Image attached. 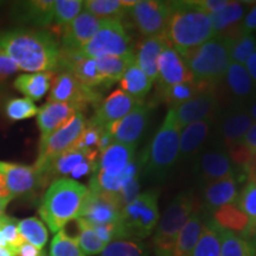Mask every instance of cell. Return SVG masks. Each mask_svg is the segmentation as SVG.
Returning <instances> with one entry per match:
<instances>
[{"mask_svg": "<svg viewBox=\"0 0 256 256\" xmlns=\"http://www.w3.org/2000/svg\"><path fill=\"white\" fill-rule=\"evenodd\" d=\"M43 250L30 244V243L24 242L16 252V256H42Z\"/></svg>", "mask_w": 256, "mask_h": 256, "instance_id": "54", "label": "cell"}, {"mask_svg": "<svg viewBox=\"0 0 256 256\" xmlns=\"http://www.w3.org/2000/svg\"><path fill=\"white\" fill-rule=\"evenodd\" d=\"M78 52L94 60L102 56H124L133 52V44L122 22L104 19L95 36Z\"/></svg>", "mask_w": 256, "mask_h": 256, "instance_id": "8", "label": "cell"}, {"mask_svg": "<svg viewBox=\"0 0 256 256\" xmlns=\"http://www.w3.org/2000/svg\"><path fill=\"white\" fill-rule=\"evenodd\" d=\"M216 128V145L226 151L229 147L241 142L246 133L254 124L244 104H232L218 114Z\"/></svg>", "mask_w": 256, "mask_h": 256, "instance_id": "13", "label": "cell"}, {"mask_svg": "<svg viewBox=\"0 0 256 256\" xmlns=\"http://www.w3.org/2000/svg\"><path fill=\"white\" fill-rule=\"evenodd\" d=\"M203 226V216L200 215V211H194L190 218L188 220V222L184 226V228L182 229V232H179L172 256L194 255V248H196V244L198 242V238H200V236Z\"/></svg>", "mask_w": 256, "mask_h": 256, "instance_id": "32", "label": "cell"}, {"mask_svg": "<svg viewBox=\"0 0 256 256\" xmlns=\"http://www.w3.org/2000/svg\"><path fill=\"white\" fill-rule=\"evenodd\" d=\"M192 256H220V228L212 218L204 220Z\"/></svg>", "mask_w": 256, "mask_h": 256, "instance_id": "37", "label": "cell"}, {"mask_svg": "<svg viewBox=\"0 0 256 256\" xmlns=\"http://www.w3.org/2000/svg\"><path fill=\"white\" fill-rule=\"evenodd\" d=\"M229 46L230 62L244 66L247 60L256 51V37L252 34L242 32L234 40H226Z\"/></svg>", "mask_w": 256, "mask_h": 256, "instance_id": "41", "label": "cell"}, {"mask_svg": "<svg viewBox=\"0 0 256 256\" xmlns=\"http://www.w3.org/2000/svg\"><path fill=\"white\" fill-rule=\"evenodd\" d=\"M152 83L153 82L147 78L146 74L138 66L136 62L126 70L122 78L120 80L122 92L139 102H142L145 96L151 90Z\"/></svg>", "mask_w": 256, "mask_h": 256, "instance_id": "35", "label": "cell"}, {"mask_svg": "<svg viewBox=\"0 0 256 256\" xmlns=\"http://www.w3.org/2000/svg\"><path fill=\"white\" fill-rule=\"evenodd\" d=\"M218 107V98L216 92L214 89H208L191 100L171 108V110H174L179 126L184 128L197 121H214L217 119L220 114Z\"/></svg>", "mask_w": 256, "mask_h": 256, "instance_id": "15", "label": "cell"}, {"mask_svg": "<svg viewBox=\"0 0 256 256\" xmlns=\"http://www.w3.org/2000/svg\"><path fill=\"white\" fill-rule=\"evenodd\" d=\"M244 68L247 69L249 76H250L252 82L256 86V51L247 60V62L244 64Z\"/></svg>", "mask_w": 256, "mask_h": 256, "instance_id": "56", "label": "cell"}, {"mask_svg": "<svg viewBox=\"0 0 256 256\" xmlns=\"http://www.w3.org/2000/svg\"><path fill=\"white\" fill-rule=\"evenodd\" d=\"M150 110L144 104H138L124 119L108 126L114 142L136 147L150 122Z\"/></svg>", "mask_w": 256, "mask_h": 256, "instance_id": "17", "label": "cell"}, {"mask_svg": "<svg viewBox=\"0 0 256 256\" xmlns=\"http://www.w3.org/2000/svg\"><path fill=\"white\" fill-rule=\"evenodd\" d=\"M76 223H78V236H75V238L78 240L82 252L89 256L101 254L107 244L98 238L90 224L81 217L76 220Z\"/></svg>", "mask_w": 256, "mask_h": 256, "instance_id": "42", "label": "cell"}, {"mask_svg": "<svg viewBox=\"0 0 256 256\" xmlns=\"http://www.w3.org/2000/svg\"><path fill=\"white\" fill-rule=\"evenodd\" d=\"M194 171L202 186L226 178L238 180L240 172L232 164L228 152L220 146H212L198 153L194 160Z\"/></svg>", "mask_w": 256, "mask_h": 256, "instance_id": "11", "label": "cell"}, {"mask_svg": "<svg viewBox=\"0 0 256 256\" xmlns=\"http://www.w3.org/2000/svg\"><path fill=\"white\" fill-rule=\"evenodd\" d=\"M104 130L106 128L98 127L90 121H87L81 136L78 138L74 147L78 150H84V151H98V140H100L101 134Z\"/></svg>", "mask_w": 256, "mask_h": 256, "instance_id": "49", "label": "cell"}, {"mask_svg": "<svg viewBox=\"0 0 256 256\" xmlns=\"http://www.w3.org/2000/svg\"><path fill=\"white\" fill-rule=\"evenodd\" d=\"M238 184L235 178H226L203 186V203L208 212L212 214L224 206L236 204L240 194Z\"/></svg>", "mask_w": 256, "mask_h": 256, "instance_id": "28", "label": "cell"}, {"mask_svg": "<svg viewBox=\"0 0 256 256\" xmlns=\"http://www.w3.org/2000/svg\"><path fill=\"white\" fill-rule=\"evenodd\" d=\"M87 194L88 188L72 178L56 179L44 194L38 212L51 232L56 234L78 218Z\"/></svg>", "mask_w": 256, "mask_h": 256, "instance_id": "3", "label": "cell"}, {"mask_svg": "<svg viewBox=\"0 0 256 256\" xmlns=\"http://www.w3.org/2000/svg\"><path fill=\"white\" fill-rule=\"evenodd\" d=\"M252 153H256V122L252 124L241 142Z\"/></svg>", "mask_w": 256, "mask_h": 256, "instance_id": "53", "label": "cell"}, {"mask_svg": "<svg viewBox=\"0 0 256 256\" xmlns=\"http://www.w3.org/2000/svg\"><path fill=\"white\" fill-rule=\"evenodd\" d=\"M0 48L18 69L32 72H55L60 57V43L46 30L14 28L0 32Z\"/></svg>", "mask_w": 256, "mask_h": 256, "instance_id": "1", "label": "cell"}, {"mask_svg": "<svg viewBox=\"0 0 256 256\" xmlns=\"http://www.w3.org/2000/svg\"><path fill=\"white\" fill-rule=\"evenodd\" d=\"M220 256H256V249L242 236L220 229Z\"/></svg>", "mask_w": 256, "mask_h": 256, "instance_id": "39", "label": "cell"}, {"mask_svg": "<svg viewBox=\"0 0 256 256\" xmlns=\"http://www.w3.org/2000/svg\"><path fill=\"white\" fill-rule=\"evenodd\" d=\"M211 128V120L197 121L184 127L183 130H180L179 139V159L188 162L194 158L209 138Z\"/></svg>", "mask_w": 256, "mask_h": 256, "instance_id": "27", "label": "cell"}, {"mask_svg": "<svg viewBox=\"0 0 256 256\" xmlns=\"http://www.w3.org/2000/svg\"><path fill=\"white\" fill-rule=\"evenodd\" d=\"M192 2L208 16L217 14L229 4L226 0H196Z\"/></svg>", "mask_w": 256, "mask_h": 256, "instance_id": "51", "label": "cell"}, {"mask_svg": "<svg viewBox=\"0 0 256 256\" xmlns=\"http://www.w3.org/2000/svg\"><path fill=\"white\" fill-rule=\"evenodd\" d=\"M168 46L170 44L165 36L146 37L138 44L136 63L152 82L158 80V58Z\"/></svg>", "mask_w": 256, "mask_h": 256, "instance_id": "26", "label": "cell"}, {"mask_svg": "<svg viewBox=\"0 0 256 256\" xmlns=\"http://www.w3.org/2000/svg\"><path fill=\"white\" fill-rule=\"evenodd\" d=\"M78 110L69 104L46 102L38 108L37 124L40 130V139L49 136L63 127Z\"/></svg>", "mask_w": 256, "mask_h": 256, "instance_id": "24", "label": "cell"}, {"mask_svg": "<svg viewBox=\"0 0 256 256\" xmlns=\"http://www.w3.org/2000/svg\"><path fill=\"white\" fill-rule=\"evenodd\" d=\"M12 16L22 23L36 28H48L54 23V2L51 0H31L16 2Z\"/></svg>", "mask_w": 256, "mask_h": 256, "instance_id": "25", "label": "cell"}, {"mask_svg": "<svg viewBox=\"0 0 256 256\" xmlns=\"http://www.w3.org/2000/svg\"><path fill=\"white\" fill-rule=\"evenodd\" d=\"M100 256H147V252L140 242L132 240H116L108 243Z\"/></svg>", "mask_w": 256, "mask_h": 256, "instance_id": "45", "label": "cell"}, {"mask_svg": "<svg viewBox=\"0 0 256 256\" xmlns=\"http://www.w3.org/2000/svg\"><path fill=\"white\" fill-rule=\"evenodd\" d=\"M18 230L22 238L25 242L30 243L38 249H43L49 238L46 224L38 217H28L22 220H18Z\"/></svg>", "mask_w": 256, "mask_h": 256, "instance_id": "38", "label": "cell"}, {"mask_svg": "<svg viewBox=\"0 0 256 256\" xmlns=\"http://www.w3.org/2000/svg\"><path fill=\"white\" fill-rule=\"evenodd\" d=\"M165 38L180 55L215 37L209 16L192 2H168Z\"/></svg>", "mask_w": 256, "mask_h": 256, "instance_id": "2", "label": "cell"}, {"mask_svg": "<svg viewBox=\"0 0 256 256\" xmlns=\"http://www.w3.org/2000/svg\"><path fill=\"white\" fill-rule=\"evenodd\" d=\"M57 69L72 74L81 84L88 88H106L104 80L98 74L95 60L82 56L78 51H66L60 49Z\"/></svg>", "mask_w": 256, "mask_h": 256, "instance_id": "18", "label": "cell"}, {"mask_svg": "<svg viewBox=\"0 0 256 256\" xmlns=\"http://www.w3.org/2000/svg\"><path fill=\"white\" fill-rule=\"evenodd\" d=\"M5 206H4V204H2V202H0V217H2V216H4L5 215Z\"/></svg>", "mask_w": 256, "mask_h": 256, "instance_id": "61", "label": "cell"}, {"mask_svg": "<svg viewBox=\"0 0 256 256\" xmlns=\"http://www.w3.org/2000/svg\"><path fill=\"white\" fill-rule=\"evenodd\" d=\"M50 256H87L80 248L75 236H70L60 230L54 236L50 246Z\"/></svg>", "mask_w": 256, "mask_h": 256, "instance_id": "44", "label": "cell"}, {"mask_svg": "<svg viewBox=\"0 0 256 256\" xmlns=\"http://www.w3.org/2000/svg\"><path fill=\"white\" fill-rule=\"evenodd\" d=\"M241 28L243 32H248V34H252V31L256 30V5L252 6L248 14L246 16Z\"/></svg>", "mask_w": 256, "mask_h": 256, "instance_id": "52", "label": "cell"}, {"mask_svg": "<svg viewBox=\"0 0 256 256\" xmlns=\"http://www.w3.org/2000/svg\"><path fill=\"white\" fill-rule=\"evenodd\" d=\"M83 8L98 19H119L127 14L121 0H87L83 2Z\"/></svg>", "mask_w": 256, "mask_h": 256, "instance_id": "40", "label": "cell"}, {"mask_svg": "<svg viewBox=\"0 0 256 256\" xmlns=\"http://www.w3.org/2000/svg\"><path fill=\"white\" fill-rule=\"evenodd\" d=\"M95 62L106 88H108L122 78L126 70L136 62V55L130 52L124 56H102L95 58Z\"/></svg>", "mask_w": 256, "mask_h": 256, "instance_id": "31", "label": "cell"}, {"mask_svg": "<svg viewBox=\"0 0 256 256\" xmlns=\"http://www.w3.org/2000/svg\"><path fill=\"white\" fill-rule=\"evenodd\" d=\"M246 12V6L240 2H229L220 12L209 16L215 37H222L226 32L238 26Z\"/></svg>", "mask_w": 256, "mask_h": 256, "instance_id": "34", "label": "cell"}, {"mask_svg": "<svg viewBox=\"0 0 256 256\" xmlns=\"http://www.w3.org/2000/svg\"><path fill=\"white\" fill-rule=\"evenodd\" d=\"M180 130L174 110H168L148 147L138 158L145 174L156 180L168 177L179 159Z\"/></svg>", "mask_w": 256, "mask_h": 256, "instance_id": "4", "label": "cell"}, {"mask_svg": "<svg viewBox=\"0 0 256 256\" xmlns=\"http://www.w3.org/2000/svg\"><path fill=\"white\" fill-rule=\"evenodd\" d=\"M18 66H16V63L12 60L10 57L6 55L5 51L0 48V86L8 78H11L12 75H14L16 72H18Z\"/></svg>", "mask_w": 256, "mask_h": 256, "instance_id": "50", "label": "cell"}, {"mask_svg": "<svg viewBox=\"0 0 256 256\" xmlns=\"http://www.w3.org/2000/svg\"><path fill=\"white\" fill-rule=\"evenodd\" d=\"M127 14H130L138 31L145 38L165 36L170 16L168 2L156 0L138 2L134 8L128 10Z\"/></svg>", "mask_w": 256, "mask_h": 256, "instance_id": "12", "label": "cell"}, {"mask_svg": "<svg viewBox=\"0 0 256 256\" xmlns=\"http://www.w3.org/2000/svg\"><path fill=\"white\" fill-rule=\"evenodd\" d=\"M236 206L241 211L248 216L249 220H250V226H249L248 232L243 236L246 238L248 234L252 232V229L256 226V184L255 183H248L246 185L244 188L238 194V202Z\"/></svg>", "mask_w": 256, "mask_h": 256, "instance_id": "47", "label": "cell"}, {"mask_svg": "<svg viewBox=\"0 0 256 256\" xmlns=\"http://www.w3.org/2000/svg\"><path fill=\"white\" fill-rule=\"evenodd\" d=\"M212 220L220 229L228 230L240 236H244L248 232L250 220L236 204L224 206L212 212Z\"/></svg>", "mask_w": 256, "mask_h": 256, "instance_id": "33", "label": "cell"}, {"mask_svg": "<svg viewBox=\"0 0 256 256\" xmlns=\"http://www.w3.org/2000/svg\"><path fill=\"white\" fill-rule=\"evenodd\" d=\"M134 153L136 147L113 142L101 152V156L98 158L96 170H101L112 177H121L127 166L134 160Z\"/></svg>", "mask_w": 256, "mask_h": 256, "instance_id": "29", "label": "cell"}, {"mask_svg": "<svg viewBox=\"0 0 256 256\" xmlns=\"http://www.w3.org/2000/svg\"><path fill=\"white\" fill-rule=\"evenodd\" d=\"M14 198L11 196V192H10L8 184H6V179L4 174L0 172V202L6 206Z\"/></svg>", "mask_w": 256, "mask_h": 256, "instance_id": "55", "label": "cell"}, {"mask_svg": "<svg viewBox=\"0 0 256 256\" xmlns=\"http://www.w3.org/2000/svg\"><path fill=\"white\" fill-rule=\"evenodd\" d=\"M182 56L194 81L211 88L223 82L230 64L228 42L220 37L211 38Z\"/></svg>", "mask_w": 256, "mask_h": 256, "instance_id": "5", "label": "cell"}, {"mask_svg": "<svg viewBox=\"0 0 256 256\" xmlns=\"http://www.w3.org/2000/svg\"><path fill=\"white\" fill-rule=\"evenodd\" d=\"M140 104L142 102L134 100L121 89H116L100 102L96 107L95 115L89 121L98 127L108 128L112 124L124 119Z\"/></svg>", "mask_w": 256, "mask_h": 256, "instance_id": "20", "label": "cell"}, {"mask_svg": "<svg viewBox=\"0 0 256 256\" xmlns=\"http://www.w3.org/2000/svg\"><path fill=\"white\" fill-rule=\"evenodd\" d=\"M48 102L69 104L83 113L88 106L92 104L98 107L100 104L101 94L96 89L81 84L72 74L60 70L51 82Z\"/></svg>", "mask_w": 256, "mask_h": 256, "instance_id": "10", "label": "cell"}, {"mask_svg": "<svg viewBox=\"0 0 256 256\" xmlns=\"http://www.w3.org/2000/svg\"><path fill=\"white\" fill-rule=\"evenodd\" d=\"M194 194L182 192L170 203L158 222L153 238L156 256H172L179 232L194 212Z\"/></svg>", "mask_w": 256, "mask_h": 256, "instance_id": "6", "label": "cell"}, {"mask_svg": "<svg viewBox=\"0 0 256 256\" xmlns=\"http://www.w3.org/2000/svg\"><path fill=\"white\" fill-rule=\"evenodd\" d=\"M246 108H247L249 115L252 116V119L254 122H256V94L246 104Z\"/></svg>", "mask_w": 256, "mask_h": 256, "instance_id": "57", "label": "cell"}, {"mask_svg": "<svg viewBox=\"0 0 256 256\" xmlns=\"http://www.w3.org/2000/svg\"><path fill=\"white\" fill-rule=\"evenodd\" d=\"M102 24V19L83 11L60 34V50L80 51L90 42Z\"/></svg>", "mask_w": 256, "mask_h": 256, "instance_id": "19", "label": "cell"}, {"mask_svg": "<svg viewBox=\"0 0 256 256\" xmlns=\"http://www.w3.org/2000/svg\"><path fill=\"white\" fill-rule=\"evenodd\" d=\"M160 88L171 87L177 83L194 81V75L188 68L183 56L174 49L168 46L158 58V80Z\"/></svg>", "mask_w": 256, "mask_h": 256, "instance_id": "21", "label": "cell"}, {"mask_svg": "<svg viewBox=\"0 0 256 256\" xmlns=\"http://www.w3.org/2000/svg\"><path fill=\"white\" fill-rule=\"evenodd\" d=\"M98 158V151H84V150H78L72 147V148L64 152L63 154L57 156L44 170L43 174H40L42 179H43L44 186L49 184L50 182L52 183L56 179H60V177H62V176L70 174L72 170L81 164V162H87V160L96 162Z\"/></svg>", "mask_w": 256, "mask_h": 256, "instance_id": "22", "label": "cell"}, {"mask_svg": "<svg viewBox=\"0 0 256 256\" xmlns=\"http://www.w3.org/2000/svg\"><path fill=\"white\" fill-rule=\"evenodd\" d=\"M246 240H248L249 242H252V246H254L255 249H256V226L252 229V232L248 234V236L246 238Z\"/></svg>", "mask_w": 256, "mask_h": 256, "instance_id": "58", "label": "cell"}, {"mask_svg": "<svg viewBox=\"0 0 256 256\" xmlns=\"http://www.w3.org/2000/svg\"><path fill=\"white\" fill-rule=\"evenodd\" d=\"M83 8L81 0H57L54 2V22H55L56 31L62 34L63 28L69 25Z\"/></svg>", "mask_w": 256, "mask_h": 256, "instance_id": "43", "label": "cell"}, {"mask_svg": "<svg viewBox=\"0 0 256 256\" xmlns=\"http://www.w3.org/2000/svg\"><path fill=\"white\" fill-rule=\"evenodd\" d=\"M0 230L8 242V249L16 254L17 249L25 242L18 230V220L4 215L0 217Z\"/></svg>", "mask_w": 256, "mask_h": 256, "instance_id": "48", "label": "cell"}, {"mask_svg": "<svg viewBox=\"0 0 256 256\" xmlns=\"http://www.w3.org/2000/svg\"><path fill=\"white\" fill-rule=\"evenodd\" d=\"M55 72L22 74L14 80V88L31 101H40L50 90Z\"/></svg>", "mask_w": 256, "mask_h": 256, "instance_id": "30", "label": "cell"}, {"mask_svg": "<svg viewBox=\"0 0 256 256\" xmlns=\"http://www.w3.org/2000/svg\"><path fill=\"white\" fill-rule=\"evenodd\" d=\"M223 82L230 94L232 104H244L256 94V86L241 64L230 62Z\"/></svg>", "mask_w": 256, "mask_h": 256, "instance_id": "23", "label": "cell"}, {"mask_svg": "<svg viewBox=\"0 0 256 256\" xmlns=\"http://www.w3.org/2000/svg\"><path fill=\"white\" fill-rule=\"evenodd\" d=\"M5 112L8 119L12 121H20L36 116L38 114V107L30 98H18L8 101Z\"/></svg>", "mask_w": 256, "mask_h": 256, "instance_id": "46", "label": "cell"}, {"mask_svg": "<svg viewBox=\"0 0 256 256\" xmlns=\"http://www.w3.org/2000/svg\"><path fill=\"white\" fill-rule=\"evenodd\" d=\"M0 247H4V248H8V242H6V240L4 238V235H2V230H0Z\"/></svg>", "mask_w": 256, "mask_h": 256, "instance_id": "60", "label": "cell"}, {"mask_svg": "<svg viewBox=\"0 0 256 256\" xmlns=\"http://www.w3.org/2000/svg\"><path fill=\"white\" fill-rule=\"evenodd\" d=\"M208 89H212L208 86L202 84L196 81L185 82V83H177V84L171 86V87H166L162 89V100L168 104L170 110L176 107V106L184 104L194 96L200 95V92L208 90Z\"/></svg>", "mask_w": 256, "mask_h": 256, "instance_id": "36", "label": "cell"}, {"mask_svg": "<svg viewBox=\"0 0 256 256\" xmlns=\"http://www.w3.org/2000/svg\"><path fill=\"white\" fill-rule=\"evenodd\" d=\"M86 124L87 121L84 119V115L78 112L63 127L50 134L49 136L40 139L38 156L34 165L38 174H43L51 162H54L57 156L63 154L68 150L72 148L78 138L81 136Z\"/></svg>", "mask_w": 256, "mask_h": 256, "instance_id": "9", "label": "cell"}, {"mask_svg": "<svg viewBox=\"0 0 256 256\" xmlns=\"http://www.w3.org/2000/svg\"><path fill=\"white\" fill-rule=\"evenodd\" d=\"M0 172L4 174L12 198L30 197L44 186L43 179L34 166L0 162Z\"/></svg>", "mask_w": 256, "mask_h": 256, "instance_id": "16", "label": "cell"}, {"mask_svg": "<svg viewBox=\"0 0 256 256\" xmlns=\"http://www.w3.org/2000/svg\"><path fill=\"white\" fill-rule=\"evenodd\" d=\"M42 256H48V255H46V254H44V252H43V255H42Z\"/></svg>", "mask_w": 256, "mask_h": 256, "instance_id": "62", "label": "cell"}, {"mask_svg": "<svg viewBox=\"0 0 256 256\" xmlns=\"http://www.w3.org/2000/svg\"><path fill=\"white\" fill-rule=\"evenodd\" d=\"M121 210L122 204L118 194L90 191L88 188L80 217L92 226L115 224L121 222Z\"/></svg>", "mask_w": 256, "mask_h": 256, "instance_id": "14", "label": "cell"}, {"mask_svg": "<svg viewBox=\"0 0 256 256\" xmlns=\"http://www.w3.org/2000/svg\"><path fill=\"white\" fill-rule=\"evenodd\" d=\"M159 222L158 192L150 190L139 194L121 210V224L130 238H145Z\"/></svg>", "mask_w": 256, "mask_h": 256, "instance_id": "7", "label": "cell"}, {"mask_svg": "<svg viewBox=\"0 0 256 256\" xmlns=\"http://www.w3.org/2000/svg\"><path fill=\"white\" fill-rule=\"evenodd\" d=\"M0 256H16V254L8 248L0 247Z\"/></svg>", "mask_w": 256, "mask_h": 256, "instance_id": "59", "label": "cell"}]
</instances>
